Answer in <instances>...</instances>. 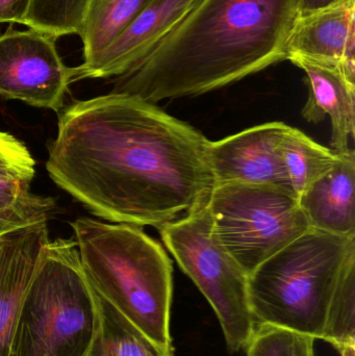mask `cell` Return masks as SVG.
<instances>
[{
	"label": "cell",
	"instance_id": "cell-12",
	"mask_svg": "<svg viewBox=\"0 0 355 356\" xmlns=\"http://www.w3.org/2000/svg\"><path fill=\"white\" fill-rule=\"evenodd\" d=\"M306 74L310 96L302 116L318 123L329 116L331 121V147L337 152L350 149L355 131V79L342 67L304 56L289 58Z\"/></svg>",
	"mask_w": 355,
	"mask_h": 356
},
{
	"label": "cell",
	"instance_id": "cell-11",
	"mask_svg": "<svg viewBox=\"0 0 355 356\" xmlns=\"http://www.w3.org/2000/svg\"><path fill=\"white\" fill-rule=\"evenodd\" d=\"M196 0H154L129 26L92 62L74 68L73 83L85 79H108L124 74L144 58Z\"/></svg>",
	"mask_w": 355,
	"mask_h": 356
},
{
	"label": "cell",
	"instance_id": "cell-8",
	"mask_svg": "<svg viewBox=\"0 0 355 356\" xmlns=\"http://www.w3.org/2000/svg\"><path fill=\"white\" fill-rule=\"evenodd\" d=\"M58 38L37 29L8 27L0 35V96L60 112L74 68L56 50Z\"/></svg>",
	"mask_w": 355,
	"mask_h": 356
},
{
	"label": "cell",
	"instance_id": "cell-23",
	"mask_svg": "<svg viewBox=\"0 0 355 356\" xmlns=\"http://www.w3.org/2000/svg\"><path fill=\"white\" fill-rule=\"evenodd\" d=\"M342 1L344 0H299V17L314 14Z\"/></svg>",
	"mask_w": 355,
	"mask_h": 356
},
{
	"label": "cell",
	"instance_id": "cell-10",
	"mask_svg": "<svg viewBox=\"0 0 355 356\" xmlns=\"http://www.w3.org/2000/svg\"><path fill=\"white\" fill-rule=\"evenodd\" d=\"M49 240L47 221L0 236V356H10L19 312Z\"/></svg>",
	"mask_w": 355,
	"mask_h": 356
},
{
	"label": "cell",
	"instance_id": "cell-19",
	"mask_svg": "<svg viewBox=\"0 0 355 356\" xmlns=\"http://www.w3.org/2000/svg\"><path fill=\"white\" fill-rule=\"evenodd\" d=\"M29 184L19 178L0 177V219L26 224L48 221L53 200L33 195Z\"/></svg>",
	"mask_w": 355,
	"mask_h": 356
},
{
	"label": "cell",
	"instance_id": "cell-4",
	"mask_svg": "<svg viewBox=\"0 0 355 356\" xmlns=\"http://www.w3.org/2000/svg\"><path fill=\"white\" fill-rule=\"evenodd\" d=\"M70 225L96 293L154 342L173 350V268L160 243L129 224L81 217Z\"/></svg>",
	"mask_w": 355,
	"mask_h": 356
},
{
	"label": "cell",
	"instance_id": "cell-18",
	"mask_svg": "<svg viewBox=\"0 0 355 356\" xmlns=\"http://www.w3.org/2000/svg\"><path fill=\"white\" fill-rule=\"evenodd\" d=\"M91 0H31L24 25L56 38L79 35Z\"/></svg>",
	"mask_w": 355,
	"mask_h": 356
},
{
	"label": "cell",
	"instance_id": "cell-16",
	"mask_svg": "<svg viewBox=\"0 0 355 356\" xmlns=\"http://www.w3.org/2000/svg\"><path fill=\"white\" fill-rule=\"evenodd\" d=\"M154 0H91L81 26L83 63L104 52Z\"/></svg>",
	"mask_w": 355,
	"mask_h": 356
},
{
	"label": "cell",
	"instance_id": "cell-1",
	"mask_svg": "<svg viewBox=\"0 0 355 356\" xmlns=\"http://www.w3.org/2000/svg\"><path fill=\"white\" fill-rule=\"evenodd\" d=\"M208 145L156 104L110 92L60 114L46 169L97 217L160 229L210 197Z\"/></svg>",
	"mask_w": 355,
	"mask_h": 356
},
{
	"label": "cell",
	"instance_id": "cell-13",
	"mask_svg": "<svg viewBox=\"0 0 355 356\" xmlns=\"http://www.w3.org/2000/svg\"><path fill=\"white\" fill-rule=\"evenodd\" d=\"M355 0L299 17L287 43V60L304 56L342 67L355 79Z\"/></svg>",
	"mask_w": 355,
	"mask_h": 356
},
{
	"label": "cell",
	"instance_id": "cell-7",
	"mask_svg": "<svg viewBox=\"0 0 355 356\" xmlns=\"http://www.w3.org/2000/svg\"><path fill=\"white\" fill-rule=\"evenodd\" d=\"M158 230L179 267L212 305L229 351L245 349L256 330L248 275L213 236L208 198Z\"/></svg>",
	"mask_w": 355,
	"mask_h": 356
},
{
	"label": "cell",
	"instance_id": "cell-22",
	"mask_svg": "<svg viewBox=\"0 0 355 356\" xmlns=\"http://www.w3.org/2000/svg\"><path fill=\"white\" fill-rule=\"evenodd\" d=\"M31 0H0V23L24 24Z\"/></svg>",
	"mask_w": 355,
	"mask_h": 356
},
{
	"label": "cell",
	"instance_id": "cell-15",
	"mask_svg": "<svg viewBox=\"0 0 355 356\" xmlns=\"http://www.w3.org/2000/svg\"><path fill=\"white\" fill-rule=\"evenodd\" d=\"M96 293V291H95ZM98 324L87 356H174L96 293Z\"/></svg>",
	"mask_w": 355,
	"mask_h": 356
},
{
	"label": "cell",
	"instance_id": "cell-3",
	"mask_svg": "<svg viewBox=\"0 0 355 356\" xmlns=\"http://www.w3.org/2000/svg\"><path fill=\"white\" fill-rule=\"evenodd\" d=\"M254 324L355 347V236L310 228L248 275Z\"/></svg>",
	"mask_w": 355,
	"mask_h": 356
},
{
	"label": "cell",
	"instance_id": "cell-2",
	"mask_svg": "<svg viewBox=\"0 0 355 356\" xmlns=\"http://www.w3.org/2000/svg\"><path fill=\"white\" fill-rule=\"evenodd\" d=\"M299 0H196L114 93L151 104L215 91L287 60Z\"/></svg>",
	"mask_w": 355,
	"mask_h": 356
},
{
	"label": "cell",
	"instance_id": "cell-14",
	"mask_svg": "<svg viewBox=\"0 0 355 356\" xmlns=\"http://www.w3.org/2000/svg\"><path fill=\"white\" fill-rule=\"evenodd\" d=\"M339 154L335 166L298 198L310 228L355 236V154L352 148Z\"/></svg>",
	"mask_w": 355,
	"mask_h": 356
},
{
	"label": "cell",
	"instance_id": "cell-20",
	"mask_svg": "<svg viewBox=\"0 0 355 356\" xmlns=\"http://www.w3.org/2000/svg\"><path fill=\"white\" fill-rule=\"evenodd\" d=\"M315 339L268 325L256 326L246 356H315Z\"/></svg>",
	"mask_w": 355,
	"mask_h": 356
},
{
	"label": "cell",
	"instance_id": "cell-6",
	"mask_svg": "<svg viewBox=\"0 0 355 356\" xmlns=\"http://www.w3.org/2000/svg\"><path fill=\"white\" fill-rule=\"evenodd\" d=\"M208 211L213 236L247 275L310 229L297 195L283 186L216 184Z\"/></svg>",
	"mask_w": 355,
	"mask_h": 356
},
{
	"label": "cell",
	"instance_id": "cell-5",
	"mask_svg": "<svg viewBox=\"0 0 355 356\" xmlns=\"http://www.w3.org/2000/svg\"><path fill=\"white\" fill-rule=\"evenodd\" d=\"M97 324L95 290L74 238L50 241L23 299L10 356H87Z\"/></svg>",
	"mask_w": 355,
	"mask_h": 356
},
{
	"label": "cell",
	"instance_id": "cell-25",
	"mask_svg": "<svg viewBox=\"0 0 355 356\" xmlns=\"http://www.w3.org/2000/svg\"><path fill=\"white\" fill-rule=\"evenodd\" d=\"M340 353H341L342 356H355V347L344 349Z\"/></svg>",
	"mask_w": 355,
	"mask_h": 356
},
{
	"label": "cell",
	"instance_id": "cell-17",
	"mask_svg": "<svg viewBox=\"0 0 355 356\" xmlns=\"http://www.w3.org/2000/svg\"><path fill=\"white\" fill-rule=\"evenodd\" d=\"M281 152L290 184L298 197L329 172L340 156L339 152L316 143L289 125L281 137Z\"/></svg>",
	"mask_w": 355,
	"mask_h": 356
},
{
	"label": "cell",
	"instance_id": "cell-9",
	"mask_svg": "<svg viewBox=\"0 0 355 356\" xmlns=\"http://www.w3.org/2000/svg\"><path fill=\"white\" fill-rule=\"evenodd\" d=\"M286 127L283 122L265 123L210 141L208 159L215 184H271L293 190L281 152Z\"/></svg>",
	"mask_w": 355,
	"mask_h": 356
},
{
	"label": "cell",
	"instance_id": "cell-21",
	"mask_svg": "<svg viewBox=\"0 0 355 356\" xmlns=\"http://www.w3.org/2000/svg\"><path fill=\"white\" fill-rule=\"evenodd\" d=\"M35 162L26 146L10 134L0 131V177L31 181Z\"/></svg>",
	"mask_w": 355,
	"mask_h": 356
},
{
	"label": "cell",
	"instance_id": "cell-24",
	"mask_svg": "<svg viewBox=\"0 0 355 356\" xmlns=\"http://www.w3.org/2000/svg\"><path fill=\"white\" fill-rule=\"evenodd\" d=\"M33 224V223H31ZM29 225V224L22 223V222L10 221V220L0 219V236L15 229V228L22 227V226Z\"/></svg>",
	"mask_w": 355,
	"mask_h": 356
}]
</instances>
